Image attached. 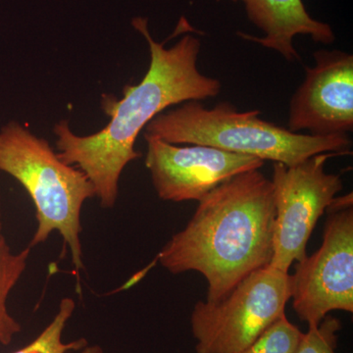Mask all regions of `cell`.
Instances as JSON below:
<instances>
[{
	"instance_id": "obj_1",
	"label": "cell",
	"mask_w": 353,
	"mask_h": 353,
	"mask_svg": "<svg viewBox=\"0 0 353 353\" xmlns=\"http://www.w3.org/2000/svg\"><path fill=\"white\" fill-rule=\"evenodd\" d=\"M132 27L143 34L150 51V68L138 85L124 88L123 99L103 95L102 109L110 122L101 131L78 136L62 120L53 129L58 157L85 174L102 208L115 206L125 167L141 157L134 150L139 132L167 108L190 101H205L220 94V81L197 68L201 39L183 37L171 48L154 41L148 19L137 17Z\"/></svg>"
},
{
	"instance_id": "obj_2",
	"label": "cell",
	"mask_w": 353,
	"mask_h": 353,
	"mask_svg": "<svg viewBox=\"0 0 353 353\" xmlns=\"http://www.w3.org/2000/svg\"><path fill=\"white\" fill-rule=\"evenodd\" d=\"M274 220L272 181L260 169L243 172L199 201L157 261L173 275L199 272L208 283L206 301H222L252 272L270 265Z\"/></svg>"
},
{
	"instance_id": "obj_3",
	"label": "cell",
	"mask_w": 353,
	"mask_h": 353,
	"mask_svg": "<svg viewBox=\"0 0 353 353\" xmlns=\"http://www.w3.org/2000/svg\"><path fill=\"white\" fill-rule=\"evenodd\" d=\"M259 115L256 109L239 111L228 102L208 108L199 101H190L158 114L146 125L145 134L173 145L212 146L287 166L301 163L320 153L338 157L352 153L348 134H296L260 119Z\"/></svg>"
},
{
	"instance_id": "obj_4",
	"label": "cell",
	"mask_w": 353,
	"mask_h": 353,
	"mask_svg": "<svg viewBox=\"0 0 353 353\" xmlns=\"http://www.w3.org/2000/svg\"><path fill=\"white\" fill-rule=\"evenodd\" d=\"M0 171L19 182L34 203L38 227L30 248L43 245L58 232L79 276L83 269V206L95 196L88 176L62 161L46 139L18 121L0 128Z\"/></svg>"
},
{
	"instance_id": "obj_5",
	"label": "cell",
	"mask_w": 353,
	"mask_h": 353,
	"mask_svg": "<svg viewBox=\"0 0 353 353\" xmlns=\"http://www.w3.org/2000/svg\"><path fill=\"white\" fill-rule=\"evenodd\" d=\"M289 272L267 266L252 272L224 299L199 301L190 314L196 353H238L285 315L292 299Z\"/></svg>"
},
{
	"instance_id": "obj_6",
	"label": "cell",
	"mask_w": 353,
	"mask_h": 353,
	"mask_svg": "<svg viewBox=\"0 0 353 353\" xmlns=\"http://www.w3.org/2000/svg\"><path fill=\"white\" fill-rule=\"evenodd\" d=\"M326 212L321 248L292 275V308L308 329L332 311L353 312L352 194L336 196Z\"/></svg>"
},
{
	"instance_id": "obj_7",
	"label": "cell",
	"mask_w": 353,
	"mask_h": 353,
	"mask_svg": "<svg viewBox=\"0 0 353 353\" xmlns=\"http://www.w3.org/2000/svg\"><path fill=\"white\" fill-rule=\"evenodd\" d=\"M334 153L313 155L301 163H274L275 202L273 257L269 266L289 272L307 257L306 245L318 220L343 189V179L325 170Z\"/></svg>"
},
{
	"instance_id": "obj_8",
	"label": "cell",
	"mask_w": 353,
	"mask_h": 353,
	"mask_svg": "<svg viewBox=\"0 0 353 353\" xmlns=\"http://www.w3.org/2000/svg\"><path fill=\"white\" fill-rule=\"evenodd\" d=\"M145 167L161 201H199L211 190L243 172L261 169L264 160L212 148L180 146L143 134Z\"/></svg>"
},
{
	"instance_id": "obj_9",
	"label": "cell",
	"mask_w": 353,
	"mask_h": 353,
	"mask_svg": "<svg viewBox=\"0 0 353 353\" xmlns=\"http://www.w3.org/2000/svg\"><path fill=\"white\" fill-rule=\"evenodd\" d=\"M315 64L290 99L289 131L327 137L353 131V55L314 53Z\"/></svg>"
},
{
	"instance_id": "obj_10",
	"label": "cell",
	"mask_w": 353,
	"mask_h": 353,
	"mask_svg": "<svg viewBox=\"0 0 353 353\" xmlns=\"http://www.w3.org/2000/svg\"><path fill=\"white\" fill-rule=\"evenodd\" d=\"M245 6L246 15L253 25L264 32L261 38L239 32L248 39L278 52L290 62L299 60L294 46L296 36L310 37L315 43H333L336 36L331 26L311 17L303 0H233Z\"/></svg>"
},
{
	"instance_id": "obj_11",
	"label": "cell",
	"mask_w": 353,
	"mask_h": 353,
	"mask_svg": "<svg viewBox=\"0 0 353 353\" xmlns=\"http://www.w3.org/2000/svg\"><path fill=\"white\" fill-rule=\"evenodd\" d=\"M30 246L14 252L6 240L2 221L1 194H0V345H8L14 336L21 333L22 326L8 310V299L14 288L27 269L31 255Z\"/></svg>"
},
{
	"instance_id": "obj_12",
	"label": "cell",
	"mask_w": 353,
	"mask_h": 353,
	"mask_svg": "<svg viewBox=\"0 0 353 353\" xmlns=\"http://www.w3.org/2000/svg\"><path fill=\"white\" fill-rule=\"evenodd\" d=\"M76 309V303L71 297H64L60 301L52 321L29 345L12 353H70L81 352L88 345L85 338L63 341L64 330Z\"/></svg>"
},
{
	"instance_id": "obj_13",
	"label": "cell",
	"mask_w": 353,
	"mask_h": 353,
	"mask_svg": "<svg viewBox=\"0 0 353 353\" xmlns=\"http://www.w3.org/2000/svg\"><path fill=\"white\" fill-rule=\"evenodd\" d=\"M301 334L303 332L285 315L250 347L238 353H294Z\"/></svg>"
},
{
	"instance_id": "obj_14",
	"label": "cell",
	"mask_w": 353,
	"mask_h": 353,
	"mask_svg": "<svg viewBox=\"0 0 353 353\" xmlns=\"http://www.w3.org/2000/svg\"><path fill=\"white\" fill-rule=\"evenodd\" d=\"M341 329L340 320L327 315L319 326L301 334L294 353H336Z\"/></svg>"
},
{
	"instance_id": "obj_15",
	"label": "cell",
	"mask_w": 353,
	"mask_h": 353,
	"mask_svg": "<svg viewBox=\"0 0 353 353\" xmlns=\"http://www.w3.org/2000/svg\"><path fill=\"white\" fill-rule=\"evenodd\" d=\"M81 353H104L103 348L99 345H88L87 347L81 350Z\"/></svg>"
}]
</instances>
